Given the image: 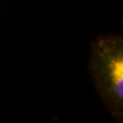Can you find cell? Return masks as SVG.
Returning a JSON list of instances; mask_svg holds the SVG:
<instances>
[{"mask_svg": "<svg viewBox=\"0 0 123 123\" xmlns=\"http://www.w3.org/2000/svg\"><path fill=\"white\" fill-rule=\"evenodd\" d=\"M89 73L108 112L123 121V38L116 34L100 35L92 41Z\"/></svg>", "mask_w": 123, "mask_h": 123, "instance_id": "1", "label": "cell"}]
</instances>
